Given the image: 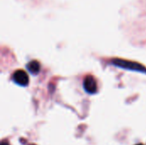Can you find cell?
I'll list each match as a JSON object with an SVG mask.
<instances>
[{
  "instance_id": "cell-1",
  "label": "cell",
  "mask_w": 146,
  "mask_h": 145,
  "mask_svg": "<svg viewBox=\"0 0 146 145\" xmlns=\"http://www.w3.org/2000/svg\"><path fill=\"white\" fill-rule=\"evenodd\" d=\"M111 63L114 64L115 66H117V67L121 68H125V69L132 70V71H136V72H140V73H146L145 68L138 62L122 60V59H114L111 62Z\"/></svg>"
},
{
  "instance_id": "cell-2",
  "label": "cell",
  "mask_w": 146,
  "mask_h": 145,
  "mask_svg": "<svg viewBox=\"0 0 146 145\" xmlns=\"http://www.w3.org/2000/svg\"><path fill=\"white\" fill-rule=\"evenodd\" d=\"M13 80L21 86H27L29 82V77L24 70H16L13 74Z\"/></svg>"
},
{
  "instance_id": "cell-3",
  "label": "cell",
  "mask_w": 146,
  "mask_h": 145,
  "mask_svg": "<svg viewBox=\"0 0 146 145\" xmlns=\"http://www.w3.org/2000/svg\"><path fill=\"white\" fill-rule=\"evenodd\" d=\"M83 86L85 91L89 94H95L98 91L97 81L92 75H88L85 78Z\"/></svg>"
},
{
  "instance_id": "cell-4",
  "label": "cell",
  "mask_w": 146,
  "mask_h": 145,
  "mask_svg": "<svg viewBox=\"0 0 146 145\" xmlns=\"http://www.w3.org/2000/svg\"><path fill=\"white\" fill-rule=\"evenodd\" d=\"M27 68L32 74H38L40 71V65L38 61H31L27 65Z\"/></svg>"
},
{
  "instance_id": "cell-5",
  "label": "cell",
  "mask_w": 146,
  "mask_h": 145,
  "mask_svg": "<svg viewBox=\"0 0 146 145\" xmlns=\"http://www.w3.org/2000/svg\"><path fill=\"white\" fill-rule=\"evenodd\" d=\"M1 145H9V143H8V142H4V141H3V142H2V144H1Z\"/></svg>"
},
{
  "instance_id": "cell-6",
  "label": "cell",
  "mask_w": 146,
  "mask_h": 145,
  "mask_svg": "<svg viewBox=\"0 0 146 145\" xmlns=\"http://www.w3.org/2000/svg\"><path fill=\"white\" fill-rule=\"evenodd\" d=\"M136 145H144V144H136Z\"/></svg>"
}]
</instances>
